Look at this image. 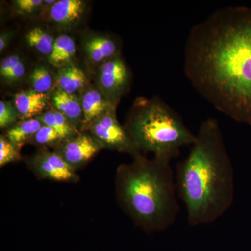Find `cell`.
<instances>
[{"label":"cell","mask_w":251,"mask_h":251,"mask_svg":"<svg viewBox=\"0 0 251 251\" xmlns=\"http://www.w3.org/2000/svg\"><path fill=\"white\" fill-rule=\"evenodd\" d=\"M124 126L140 152L165 161L171 162L180 149L196 140L181 117L158 97H137Z\"/></svg>","instance_id":"obj_4"},{"label":"cell","mask_w":251,"mask_h":251,"mask_svg":"<svg viewBox=\"0 0 251 251\" xmlns=\"http://www.w3.org/2000/svg\"><path fill=\"white\" fill-rule=\"evenodd\" d=\"M63 140L62 137L55 130L44 125L32 137L29 143L40 149L55 148Z\"/></svg>","instance_id":"obj_20"},{"label":"cell","mask_w":251,"mask_h":251,"mask_svg":"<svg viewBox=\"0 0 251 251\" xmlns=\"http://www.w3.org/2000/svg\"><path fill=\"white\" fill-rule=\"evenodd\" d=\"M23 159L21 150L11 143L4 134L0 135V167Z\"/></svg>","instance_id":"obj_21"},{"label":"cell","mask_w":251,"mask_h":251,"mask_svg":"<svg viewBox=\"0 0 251 251\" xmlns=\"http://www.w3.org/2000/svg\"><path fill=\"white\" fill-rule=\"evenodd\" d=\"M11 36L7 33H3L0 36V52H2L7 47Z\"/></svg>","instance_id":"obj_26"},{"label":"cell","mask_w":251,"mask_h":251,"mask_svg":"<svg viewBox=\"0 0 251 251\" xmlns=\"http://www.w3.org/2000/svg\"><path fill=\"white\" fill-rule=\"evenodd\" d=\"M83 47L86 55L96 64H103L120 54L116 41L107 36H88L84 41Z\"/></svg>","instance_id":"obj_13"},{"label":"cell","mask_w":251,"mask_h":251,"mask_svg":"<svg viewBox=\"0 0 251 251\" xmlns=\"http://www.w3.org/2000/svg\"><path fill=\"white\" fill-rule=\"evenodd\" d=\"M49 96L31 90L18 92L14 97V105L19 114L20 120L36 118L46 112Z\"/></svg>","instance_id":"obj_11"},{"label":"cell","mask_w":251,"mask_h":251,"mask_svg":"<svg viewBox=\"0 0 251 251\" xmlns=\"http://www.w3.org/2000/svg\"><path fill=\"white\" fill-rule=\"evenodd\" d=\"M16 57H17L16 54H11L1 60V64H0V75L4 80H6L7 77H9Z\"/></svg>","instance_id":"obj_25"},{"label":"cell","mask_w":251,"mask_h":251,"mask_svg":"<svg viewBox=\"0 0 251 251\" xmlns=\"http://www.w3.org/2000/svg\"><path fill=\"white\" fill-rule=\"evenodd\" d=\"M76 51V46L74 39L67 34H61L54 40L52 53L48 59L50 64L59 69L72 64Z\"/></svg>","instance_id":"obj_16"},{"label":"cell","mask_w":251,"mask_h":251,"mask_svg":"<svg viewBox=\"0 0 251 251\" xmlns=\"http://www.w3.org/2000/svg\"><path fill=\"white\" fill-rule=\"evenodd\" d=\"M184 72L216 110L251 126V8H223L195 25Z\"/></svg>","instance_id":"obj_1"},{"label":"cell","mask_w":251,"mask_h":251,"mask_svg":"<svg viewBox=\"0 0 251 251\" xmlns=\"http://www.w3.org/2000/svg\"><path fill=\"white\" fill-rule=\"evenodd\" d=\"M14 4L18 12L27 16L44 9V0H16L14 1Z\"/></svg>","instance_id":"obj_23"},{"label":"cell","mask_w":251,"mask_h":251,"mask_svg":"<svg viewBox=\"0 0 251 251\" xmlns=\"http://www.w3.org/2000/svg\"><path fill=\"white\" fill-rule=\"evenodd\" d=\"M26 39L28 44L42 55L49 57L52 53L55 39L42 28L30 29L26 35Z\"/></svg>","instance_id":"obj_18"},{"label":"cell","mask_w":251,"mask_h":251,"mask_svg":"<svg viewBox=\"0 0 251 251\" xmlns=\"http://www.w3.org/2000/svg\"><path fill=\"white\" fill-rule=\"evenodd\" d=\"M19 114L14 104L6 100H0V128L6 130L17 123Z\"/></svg>","instance_id":"obj_22"},{"label":"cell","mask_w":251,"mask_h":251,"mask_svg":"<svg viewBox=\"0 0 251 251\" xmlns=\"http://www.w3.org/2000/svg\"><path fill=\"white\" fill-rule=\"evenodd\" d=\"M131 81V72L120 54L100 64L99 68L97 87L115 106L122 97L128 93Z\"/></svg>","instance_id":"obj_7"},{"label":"cell","mask_w":251,"mask_h":251,"mask_svg":"<svg viewBox=\"0 0 251 251\" xmlns=\"http://www.w3.org/2000/svg\"><path fill=\"white\" fill-rule=\"evenodd\" d=\"M83 121L82 130L91 122L97 120L109 110L116 108L98 87H91L82 92L80 97Z\"/></svg>","instance_id":"obj_9"},{"label":"cell","mask_w":251,"mask_h":251,"mask_svg":"<svg viewBox=\"0 0 251 251\" xmlns=\"http://www.w3.org/2000/svg\"><path fill=\"white\" fill-rule=\"evenodd\" d=\"M55 81L56 88L75 95L85 90L87 82V77L82 69L73 63L59 68Z\"/></svg>","instance_id":"obj_14"},{"label":"cell","mask_w":251,"mask_h":251,"mask_svg":"<svg viewBox=\"0 0 251 251\" xmlns=\"http://www.w3.org/2000/svg\"><path fill=\"white\" fill-rule=\"evenodd\" d=\"M175 179L191 226L211 224L232 205L233 166L217 120L209 117L201 124L189 154L177 165Z\"/></svg>","instance_id":"obj_2"},{"label":"cell","mask_w":251,"mask_h":251,"mask_svg":"<svg viewBox=\"0 0 251 251\" xmlns=\"http://www.w3.org/2000/svg\"><path fill=\"white\" fill-rule=\"evenodd\" d=\"M115 186L119 204L144 230L161 232L176 221L179 204L171 161L140 154L118 166Z\"/></svg>","instance_id":"obj_3"},{"label":"cell","mask_w":251,"mask_h":251,"mask_svg":"<svg viewBox=\"0 0 251 251\" xmlns=\"http://www.w3.org/2000/svg\"><path fill=\"white\" fill-rule=\"evenodd\" d=\"M54 149V151L77 171L87 166L104 148L90 133L80 131L74 136L63 140Z\"/></svg>","instance_id":"obj_8"},{"label":"cell","mask_w":251,"mask_h":251,"mask_svg":"<svg viewBox=\"0 0 251 251\" xmlns=\"http://www.w3.org/2000/svg\"><path fill=\"white\" fill-rule=\"evenodd\" d=\"M29 81L31 90L41 94H49L56 86L55 77L44 66L34 68L29 75Z\"/></svg>","instance_id":"obj_19"},{"label":"cell","mask_w":251,"mask_h":251,"mask_svg":"<svg viewBox=\"0 0 251 251\" xmlns=\"http://www.w3.org/2000/svg\"><path fill=\"white\" fill-rule=\"evenodd\" d=\"M81 131L90 133L104 149L128 153L133 158L143 154L128 135L125 127L117 120L116 108L109 110L86 126Z\"/></svg>","instance_id":"obj_5"},{"label":"cell","mask_w":251,"mask_h":251,"mask_svg":"<svg viewBox=\"0 0 251 251\" xmlns=\"http://www.w3.org/2000/svg\"><path fill=\"white\" fill-rule=\"evenodd\" d=\"M36 118L39 119L43 125L49 126L55 130L64 140L80 132L67 117L54 108L46 110Z\"/></svg>","instance_id":"obj_17"},{"label":"cell","mask_w":251,"mask_h":251,"mask_svg":"<svg viewBox=\"0 0 251 251\" xmlns=\"http://www.w3.org/2000/svg\"><path fill=\"white\" fill-rule=\"evenodd\" d=\"M50 100L53 108L62 113L81 131L83 113L81 99L78 96L69 94L60 89L56 88L52 92Z\"/></svg>","instance_id":"obj_12"},{"label":"cell","mask_w":251,"mask_h":251,"mask_svg":"<svg viewBox=\"0 0 251 251\" xmlns=\"http://www.w3.org/2000/svg\"><path fill=\"white\" fill-rule=\"evenodd\" d=\"M82 0H58L49 9L51 21L63 27H71L80 22L85 12Z\"/></svg>","instance_id":"obj_10"},{"label":"cell","mask_w":251,"mask_h":251,"mask_svg":"<svg viewBox=\"0 0 251 251\" xmlns=\"http://www.w3.org/2000/svg\"><path fill=\"white\" fill-rule=\"evenodd\" d=\"M29 171L39 179H49L64 183H77L80 176L77 171L63 159L56 151L39 149L25 159Z\"/></svg>","instance_id":"obj_6"},{"label":"cell","mask_w":251,"mask_h":251,"mask_svg":"<svg viewBox=\"0 0 251 251\" xmlns=\"http://www.w3.org/2000/svg\"><path fill=\"white\" fill-rule=\"evenodd\" d=\"M43 125L42 122L36 117L20 120L6 129L4 135L11 143L21 150L26 143H29Z\"/></svg>","instance_id":"obj_15"},{"label":"cell","mask_w":251,"mask_h":251,"mask_svg":"<svg viewBox=\"0 0 251 251\" xmlns=\"http://www.w3.org/2000/svg\"><path fill=\"white\" fill-rule=\"evenodd\" d=\"M25 72L26 68L24 62H23L21 57L17 55L6 81L9 82H18V81L22 80L23 77L25 75Z\"/></svg>","instance_id":"obj_24"}]
</instances>
